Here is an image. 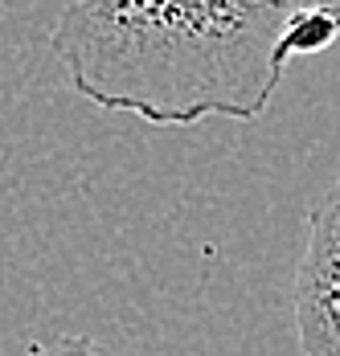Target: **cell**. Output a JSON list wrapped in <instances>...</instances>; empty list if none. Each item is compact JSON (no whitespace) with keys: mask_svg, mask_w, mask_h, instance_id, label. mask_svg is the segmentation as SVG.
Listing matches in <instances>:
<instances>
[{"mask_svg":"<svg viewBox=\"0 0 340 356\" xmlns=\"http://www.w3.org/2000/svg\"><path fill=\"white\" fill-rule=\"evenodd\" d=\"M340 37V0H66L49 33L74 95L152 127L254 123L291 58Z\"/></svg>","mask_w":340,"mask_h":356,"instance_id":"1","label":"cell"},{"mask_svg":"<svg viewBox=\"0 0 340 356\" xmlns=\"http://www.w3.org/2000/svg\"><path fill=\"white\" fill-rule=\"evenodd\" d=\"M291 320L304 356H340V172L307 209L304 254L291 279Z\"/></svg>","mask_w":340,"mask_h":356,"instance_id":"2","label":"cell"},{"mask_svg":"<svg viewBox=\"0 0 340 356\" xmlns=\"http://www.w3.org/2000/svg\"><path fill=\"white\" fill-rule=\"evenodd\" d=\"M25 356H115V353H107L91 336H54V340H37Z\"/></svg>","mask_w":340,"mask_h":356,"instance_id":"3","label":"cell"}]
</instances>
